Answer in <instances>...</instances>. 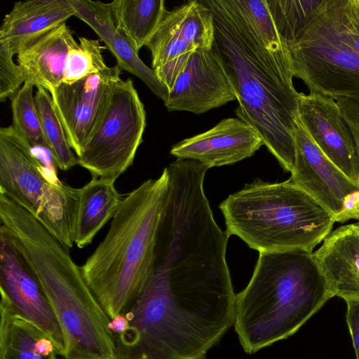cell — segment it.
Wrapping results in <instances>:
<instances>
[{"label":"cell","mask_w":359,"mask_h":359,"mask_svg":"<svg viewBox=\"0 0 359 359\" xmlns=\"http://www.w3.org/2000/svg\"><path fill=\"white\" fill-rule=\"evenodd\" d=\"M313 253H259L250 280L236 294L233 326L245 353L290 337L334 297Z\"/></svg>","instance_id":"4"},{"label":"cell","mask_w":359,"mask_h":359,"mask_svg":"<svg viewBox=\"0 0 359 359\" xmlns=\"http://www.w3.org/2000/svg\"><path fill=\"white\" fill-rule=\"evenodd\" d=\"M294 76L359 122V0H323L289 41Z\"/></svg>","instance_id":"7"},{"label":"cell","mask_w":359,"mask_h":359,"mask_svg":"<svg viewBox=\"0 0 359 359\" xmlns=\"http://www.w3.org/2000/svg\"><path fill=\"white\" fill-rule=\"evenodd\" d=\"M36 88L34 103L47 149L56 165L67 171L78 164V157L69 144L50 93L41 86Z\"/></svg>","instance_id":"24"},{"label":"cell","mask_w":359,"mask_h":359,"mask_svg":"<svg viewBox=\"0 0 359 359\" xmlns=\"http://www.w3.org/2000/svg\"><path fill=\"white\" fill-rule=\"evenodd\" d=\"M350 219H359V191L348 197L341 212L334 218V222L340 223Z\"/></svg>","instance_id":"30"},{"label":"cell","mask_w":359,"mask_h":359,"mask_svg":"<svg viewBox=\"0 0 359 359\" xmlns=\"http://www.w3.org/2000/svg\"><path fill=\"white\" fill-rule=\"evenodd\" d=\"M313 254L334 297H359V222L332 231Z\"/></svg>","instance_id":"19"},{"label":"cell","mask_w":359,"mask_h":359,"mask_svg":"<svg viewBox=\"0 0 359 359\" xmlns=\"http://www.w3.org/2000/svg\"><path fill=\"white\" fill-rule=\"evenodd\" d=\"M32 81H26L11 100L13 125L17 133L32 147L46 148L34 103Z\"/></svg>","instance_id":"25"},{"label":"cell","mask_w":359,"mask_h":359,"mask_svg":"<svg viewBox=\"0 0 359 359\" xmlns=\"http://www.w3.org/2000/svg\"><path fill=\"white\" fill-rule=\"evenodd\" d=\"M129 326V321L123 313L116 315L111 318L109 323V329L114 335L124 332Z\"/></svg>","instance_id":"31"},{"label":"cell","mask_w":359,"mask_h":359,"mask_svg":"<svg viewBox=\"0 0 359 359\" xmlns=\"http://www.w3.org/2000/svg\"><path fill=\"white\" fill-rule=\"evenodd\" d=\"M109 4L117 29L137 53L155 34L168 11L163 0H114Z\"/></svg>","instance_id":"22"},{"label":"cell","mask_w":359,"mask_h":359,"mask_svg":"<svg viewBox=\"0 0 359 359\" xmlns=\"http://www.w3.org/2000/svg\"><path fill=\"white\" fill-rule=\"evenodd\" d=\"M75 17L88 25L116 60L121 70L126 71L144 82L158 97L165 102L169 90L156 72L147 66L126 36L117 29L109 4L91 0H69Z\"/></svg>","instance_id":"17"},{"label":"cell","mask_w":359,"mask_h":359,"mask_svg":"<svg viewBox=\"0 0 359 359\" xmlns=\"http://www.w3.org/2000/svg\"><path fill=\"white\" fill-rule=\"evenodd\" d=\"M71 231L74 244L83 248L113 218L123 198L114 182L92 177L81 188L70 189Z\"/></svg>","instance_id":"20"},{"label":"cell","mask_w":359,"mask_h":359,"mask_svg":"<svg viewBox=\"0 0 359 359\" xmlns=\"http://www.w3.org/2000/svg\"><path fill=\"white\" fill-rule=\"evenodd\" d=\"M293 137L294 159L290 180L334 218L348 197L359 191V183L346 176L321 151L298 118Z\"/></svg>","instance_id":"13"},{"label":"cell","mask_w":359,"mask_h":359,"mask_svg":"<svg viewBox=\"0 0 359 359\" xmlns=\"http://www.w3.org/2000/svg\"><path fill=\"white\" fill-rule=\"evenodd\" d=\"M226 232L259 253L313 249L332 231L333 215L289 179H257L219 205Z\"/></svg>","instance_id":"6"},{"label":"cell","mask_w":359,"mask_h":359,"mask_svg":"<svg viewBox=\"0 0 359 359\" xmlns=\"http://www.w3.org/2000/svg\"><path fill=\"white\" fill-rule=\"evenodd\" d=\"M167 167L123 197L107 234L81 269L110 318L140 294L154 268L156 239L169 190Z\"/></svg>","instance_id":"5"},{"label":"cell","mask_w":359,"mask_h":359,"mask_svg":"<svg viewBox=\"0 0 359 359\" xmlns=\"http://www.w3.org/2000/svg\"><path fill=\"white\" fill-rule=\"evenodd\" d=\"M32 149L12 126L0 128V193L71 248V187L52 176Z\"/></svg>","instance_id":"8"},{"label":"cell","mask_w":359,"mask_h":359,"mask_svg":"<svg viewBox=\"0 0 359 359\" xmlns=\"http://www.w3.org/2000/svg\"><path fill=\"white\" fill-rule=\"evenodd\" d=\"M78 46L69 53L64 74V83L70 85L93 74L100 72L106 65L102 46L97 39L79 37Z\"/></svg>","instance_id":"27"},{"label":"cell","mask_w":359,"mask_h":359,"mask_svg":"<svg viewBox=\"0 0 359 359\" xmlns=\"http://www.w3.org/2000/svg\"><path fill=\"white\" fill-rule=\"evenodd\" d=\"M214 38L212 13L203 1H189L167 11L146 46L152 69L169 91L193 53L211 50Z\"/></svg>","instance_id":"10"},{"label":"cell","mask_w":359,"mask_h":359,"mask_svg":"<svg viewBox=\"0 0 359 359\" xmlns=\"http://www.w3.org/2000/svg\"><path fill=\"white\" fill-rule=\"evenodd\" d=\"M356 149H357V152H358V158H359V143L356 144Z\"/></svg>","instance_id":"32"},{"label":"cell","mask_w":359,"mask_h":359,"mask_svg":"<svg viewBox=\"0 0 359 359\" xmlns=\"http://www.w3.org/2000/svg\"><path fill=\"white\" fill-rule=\"evenodd\" d=\"M0 359H55L44 357L36 348L37 341L46 336L36 326L14 313L1 302Z\"/></svg>","instance_id":"23"},{"label":"cell","mask_w":359,"mask_h":359,"mask_svg":"<svg viewBox=\"0 0 359 359\" xmlns=\"http://www.w3.org/2000/svg\"><path fill=\"white\" fill-rule=\"evenodd\" d=\"M213 15L212 50L236 93L238 118L251 126L286 172L294 159L299 97L290 53L260 34L243 0H203Z\"/></svg>","instance_id":"1"},{"label":"cell","mask_w":359,"mask_h":359,"mask_svg":"<svg viewBox=\"0 0 359 359\" xmlns=\"http://www.w3.org/2000/svg\"><path fill=\"white\" fill-rule=\"evenodd\" d=\"M262 145L261 137L251 126L238 118H226L210 130L175 144L170 154L196 161L209 169L250 158Z\"/></svg>","instance_id":"16"},{"label":"cell","mask_w":359,"mask_h":359,"mask_svg":"<svg viewBox=\"0 0 359 359\" xmlns=\"http://www.w3.org/2000/svg\"><path fill=\"white\" fill-rule=\"evenodd\" d=\"M121 72L117 65L107 67L72 84L62 83L50 93L77 157L104 118Z\"/></svg>","instance_id":"12"},{"label":"cell","mask_w":359,"mask_h":359,"mask_svg":"<svg viewBox=\"0 0 359 359\" xmlns=\"http://www.w3.org/2000/svg\"><path fill=\"white\" fill-rule=\"evenodd\" d=\"M1 302L40 329L64 357L66 344L53 309L38 278L15 245L7 229L0 228Z\"/></svg>","instance_id":"11"},{"label":"cell","mask_w":359,"mask_h":359,"mask_svg":"<svg viewBox=\"0 0 359 359\" xmlns=\"http://www.w3.org/2000/svg\"><path fill=\"white\" fill-rule=\"evenodd\" d=\"M69 0H28L15 3L5 15L0 41L8 43L13 55L29 38L65 22L74 16Z\"/></svg>","instance_id":"21"},{"label":"cell","mask_w":359,"mask_h":359,"mask_svg":"<svg viewBox=\"0 0 359 359\" xmlns=\"http://www.w3.org/2000/svg\"><path fill=\"white\" fill-rule=\"evenodd\" d=\"M347 305L346 322L351 335L357 359H359V297L345 300Z\"/></svg>","instance_id":"29"},{"label":"cell","mask_w":359,"mask_h":359,"mask_svg":"<svg viewBox=\"0 0 359 359\" xmlns=\"http://www.w3.org/2000/svg\"><path fill=\"white\" fill-rule=\"evenodd\" d=\"M298 118L321 151L359 183V158L352 131L337 102L320 94L300 93Z\"/></svg>","instance_id":"15"},{"label":"cell","mask_w":359,"mask_h":359,"mask_svg":"<svg viewBox=\"0 0 359 359\" xmlns=\"http://www.w3.org/2000/svg\"><path fill=\"white\" fill-rule=\"evenodd\" d=\"M236 100V93L216 53L198 49L177 78L164 104L169 111L205 113Z\"/></svg>","instance_id":"14"},{"label":"cell","mask_w":359,"mask_h":359,"mask_svg":"<svg viewBox=\"0 0 359 359\" xmlns=\"http://www.w3.org/2000/svg\"><path fill=\"white\" fill-rule=\"evenodd\" d=\"M323 0H266L274 25L282 42L293 37L315 13Z\"/></svg>","instance_id":"26"},{"label":"cell","mask_w":359,"mask_h":359,"mask_svg":"<svg viewBox=\"0 0 359 359\" xmlns=\"http://www.w3.org/2000/svg\"><path fill=\"white\" fill-rule=\"evenodd\" d=\"M0 219L53 309L65 340L64 359H117L111 318L68 248L7 196L0 199Z\"/></svg>","instance_id":"3"},{"label":"cell","mask_w":359,"mask_h":359,"mask_svg":"<svg viewBox=\"0 0 359 359\" xmlns=\"http://www.w3.org/2000/svg\"><path fill=\"white\" fill-rule=\"evenodd\" d=\"M55 359H57V358Z\"/></svg>","instance_id":"33"},{"label":"cell","mask_w":359,"mask_h":359,"mask_svg":"<svg viewBox=\"0 0 359 359\" xmlns=\"http://www.w3.org/2000/svg\"><path fill=\"white\" fill-rule=\"evenodd\" d=\"M12 53L7 43L0 41V101L11 99L25 82L21 67L13 60Z\"/></svg>","instance_id":"28"},{"label":"cell","mask_w":359,"mask_h":359,"mask_svg":"<svg viewBox=\"0 0 359 359\" xmlns=\"http://www.w3.org/2000/svg\"><path fill=\"white\" fill-rule=\"evenodd\" d=\"M233 289H173L150 276L123 312L117 359H205L235 323Z\"/></svg>","instance_id":"2"},{"label":"cell","mask_w":359,"mask_h":359,"mask_svg":"<svg viewBox=\"0 0 359 359\" xmlns=\"http://www.w3.org/2000/svg\"><path fill=\"white\" fill-rule=\"evenodd\" d=\"M146 111L131 79H119L107 113L78 156L93 177L114 182L133 164L142 142Z\"/></svg>","instance_id":"9"},{"label":"cell","mask_w":359,"mask_h":359,"mask_svg":"<svg viewBox=\"0 0 359 359\" xmlns=\"http://www.w3.org/2000/svg\"><path fill=\"white\" fill-rule=\"evenodd\" d=\"M77 46L65 22L29 38L17 54L25 81H32L50 93L63 82L69 53Z\"/></svg>","instance_id":"18"}]
</instances>
